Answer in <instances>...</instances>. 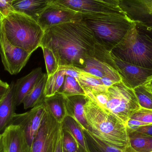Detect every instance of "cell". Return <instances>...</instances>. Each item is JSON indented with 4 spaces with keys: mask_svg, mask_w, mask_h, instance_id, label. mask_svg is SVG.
<instances>
[{
    "mask_svg": "<svg viewBox=\"0 0 152 152\" xmlns=\"http://www.w3.org/2000/svg\"><path fill=\"white\" fill-rule=\"evenodd\" d=\"M96 43L92 31L81 20L58 25L45 30L40 47L50 49L59 66L82 69Z\"/></svg>",
    "mask_w": 152,
    "mask_h": 152,
    "instance_id": "1",
    "label": "cell"
},
{
    "mask_svg": "<svg viewBox=\"0 0 152 152\" xmlns=\"http://www.w3.org/2000/svg\"><path fill=\"white\" fill-rule=\"evenodd\" d=\"M85 114L88 125L87 131L98 140L119 149L130 145L126 124L88 97L85 105Z\"/></svg>",
    "mask_w": 152,
    "mask_h": 152,
    "instance_id": "2",
    "label": "cell"
},
{
    "mask_svg": "<svg viewBox=\"0 0 152 152\" xmlns=\"http://www.w3.org/2000/svg\"><path fill=\"white\" fill-rule=\"evenodd\" d=\"M117 58L152 69V27L134 21L122 41L110 52Z\"/></svg>",
    "mask_w": 152,
    "mask_h": 152,
    "instance_id": "3",
    "label": "cell"
},
{
    "mask_svg": "<svg viewBox=\"0 0 152 152\" xmlns=\"http://www.w3.org/2000/svg\"><path fill=\"white\" fill-rule=\"evenodd\" d=\"M82 88L87 97L113 113L126 126L133 113L141 108L133 89L121 81L101 91Z\"/></svg>",
    "mask_w": 152,
    "mask_h": 152,
    "instance_id": "4",
    "label": "cell"
},
{
    "mask_svg": "<svg viewBox=\"0 0 152 152\" xmlns=\"http://www.w3.org/2000/svg\"><path fill=\"white\" fill-rule=\"evenodd\" d=\"M0 26L8 41L14 46L31 53L40 47L44 31L30 17L13 11L0 17Z\"/></svg>",
    "mask_w": 152,
    "mask_h": 152,
    "instance_id": "5",
    "label": "cell"
},
{
    "mask_svg": "<svg viewBox=\"0 0 152 152\" xmlns=\"http://www.w3.org/2000/svg\"><path fill=\"white\" fill-rule=\"evenodd\" d=\"M82 21L92 31L96 42L111 51L127 34L134 24L125 13L118 15H82Z\"/></svg>",
    "mask_w": 152,
    "mask_h": 152,
    "instance_id": "6",
    "label": "cell"
},
{
    "mask_svg": "<svg viewBox=\"0 0 152 152\" xmlns=\"http://www.w3.org/2000/svg\"><path fill=\"white\" fill-rule=\"evenodd\" d=\"M80 69L100 78L110 80L114 83L121 81L110 52L97 43Z\"/></svg>",
    "mask_w": 152,
    "mask_h": 152,
    "instance_id": "7",
    "label": "cell"
},
{
    "mask_svg": "<svg viewBox=\"0 0 152 152\" xmlns=\"http://www.w3.org/2000/svg\"><path fill=\"white\" fill-rule=\"evenodd\" d=\"M46 112L31 146V152H55L62 123L58 122L46 108Z\"/></svg>",
    "mask_w": 152,
    "mask_h": 152,
    "instance_id": "8",
    "label": "cell"
},
{
    "mask_svg": "<svg viewBox=\"0 0 152 152\" xmlns=\"http://www.w3.org/2000/svg\"><path fill=\"white\" fill-rule=\"evenodd\" d=\"M32 54L12 44L0 26V55L4 70L10 75H17L26 65Z\"/></svg>",
    "mask_w": 152,
    "mask_h": 152,
    "instance_id": "9",
    "label": "cell"
},
{
    "mask_svg": "<svg viewBox=\"0 0 152 152\" xmlns=\"http://www.w3.org/2000/svg\"><path fill=\"white\" fill-rule=\"evenodd\" d=\"M82 20V15L53 0L43 11L37 23L45 31L50 28L61 24L77 22Z\"/></svg>",
    "mask_w": 152,
    "mask_h": 152,
    "instance_id": "10",
    "label": "cell"
},
{
    "mask_svg": "<svg viewBox=\"0 0 152 152\" xmlns=\"http://www.w3.org/2000/svg\"><path fill=\"white\" fill-rule=\"evenodd\" d=\"M46 112V107L43 101L28 112L14 115L12 125H17L21 128L31 148Z\"/></svg>",
    "mask_w": 152,
    "mask_h": 152,
    "instance_id": "11",
    "label": "cell"
},
{
    "mask_svg": "<svg viewBox=\"0 0 152 152\" xmlns=\"http://www.w3.org/2000/svg\"><path fill=\"white\" fill-rule=\"evenodd\" d=\"M64 6L89 16L118 15L124 13L118 7L111 6L96 0H54Z\"/></svg>",
    "mask_w": 152,
    "mask_h": 152,
    "instance_id": "12",
    "label": "cell"
},
{
    "mask_svg": "<svg viewBox=\"0 0 152 152\" xmlns=\"http://www.w3.org/2000/svg\"><path fill=\"white\" fill-rule=\"evenodd\" d=\"M112 56L116 63L121 81L129 88L133 89L144 85L152 76V69L130 64L117 58L112 54Z\"/></svg>",
    "mask_w": 152,
    "mask_h": 152,
    "instance_id": "13",
    "label": "cell"
},
{
    "mask_svg": "<svg viewBox=\"0 0 152 152\" xmlns=\"http://www.w3.org/2000/svg\"><path fill=\"white\" fill-rule=\"evenodd\" d=\"M119 6L133 21L152 27V0H119Z\"/></svg>",
    "mask_w": 152,
    "mask_h": 152,
    "instance_id": "14",
    "label": "cell"
},
{
    "mask_svg": "<svg viewBox=\"0 0 152 152\" xmlns=\"http://www.w3.org/2000/svg\"><path fill=\"white\" fill-rule=\"evenodd\" d=\"M4 152H31L22 129L12 125L2 134Z\"/></svg>",
    "mask_w": 152,
    "mask_h": 152,
    "instance_id": "15",
    "label": "cell"
},
{
    "mask_svg": "<svg viewBox=\"0 0 152 152\" xmlns=\"http://www.w3.org/2000/svg\"><path fill=\"white\" fill-rule=\"evenodd\" d=\"M43 74L42 69L38 67L15 82L14 95L17 106L22 104L25 96L32 90Z\"/></svg>",
    "mask_w": 152,
    "mask_h": 152,
    "instance_id": "16",
    "label": "cell"
},
{
    "mask_svg": "<svg viewBox=\"0 0 152 152\" xmlns=\"http://www.w3.org/2000/svg\"><path fill=\"white\" fill-rule=\"evenodd\" d=\"M14 81H12L6 95L0 102V134L12 125L16 105L14 95Z\"/></svg>",
    "mask_w": 152,
    "mask_h": 152,
    "instance_id": "17",
    "label": "cell"
},
{
    "mask_svg": "<svg viewBox=\"0 0 152 152\" xmlns=\"http://www.w3.org/2000/svg\"><path fill=\"white\" fill-rule=\"evenodd\" d=\"M67 116L74 118L82 129L88 130V127L85 114V105L88 97L85 95L66 96Z\"/></svg>",
    "mask_w": 152,
    "mask_h": 152,
    "instance_id": "18",
    "label": "cell"
},
{
    "mask_svg": "<svg viewBox=\"0 0 152 152\" xmlns=\"http://www.w3.org/2000/svg\"><path fill=\"white\" fill-rule=\"evenodd\" d=\"M53 0H12L13 10L25 14L37 21L43 11Z\"/></svg>",
    "mask_w": 152,
    "mask_h": 152,
    "instance_id": "19",
    "label": "cell"
},
{
    "mask_svg": "<svg viewBox=\"0 0 152 152\" xmlns=\"http://www.w3.org/2000/svg\"><path fill=\"white\" fill-rule=\"evenodd\" d=\"M43 102L56 120L62 123L67 116L66 96L58 92L53 95L45 97Z\"/></svg>",
    "mask_w": 152,
    "mask_h": 152,
    "instance_id": "20",
    "label": "cell"
},
{
    "mask_svg": "<svg viewBox=\"0 0 152 152\" xmlns=\"http://www.w3.org/2000/svg\"><path fill=\"white\" fill-rule=\"evenodd\" d=\"M47 78V73L43 74L32 90L25 96L22 103L25 110L33 108L42 102L45 97V90Z\"/></svg>",
    "mask_w": 152,
    "mask_h": 152,
    "instance_id": "21",
    "label": "cell"
},
{
    "mask_svg": "<svg viewBox=\"0 0 152 152\" xmlns=\"http://www.w3.org/2000/svg\"><path fill=\"white\" fill-rule=\"evenodd\" d=\"M62 126L64 130L73 136L80 149L85 152H89L85 133L77 121L70 116H66L62 121Z\"/></svg>",
    "mask_w": 152,
    "mask_h": 152,
    "instance_id": "22",
    "label": "cell"
},
{
    "mask_svg": "<svg viewBox=\"0 0 152 152\" xmlns=\"http://www.w3.org/2000/svg\"><path fill=\"white\" fill-rule=\"evenodd\" d=\"M131 146L138 152H152V136L127 129Z\"/></svg>",
    "mask_w": 152,
    "mask_h": 152,
    "instance_id": "23",
    "label": "cell"
},
{
    "mask_svg": "<svg viewBox=\"0 0 152 152\" xmlns=\"http://www.w3.org/2000/svg\"><path fill=\"white\" fill-rule=\"evenodd\" d=\"M76 68L78 72V76L76 80L81 87L86 88L94 91L105 90L108 88L104 85L100 78L85 72L78 68Z\"/></svg>",
    "mask_w": 152,
    "mask_h": 152,
    "instance_id": "24",
    "label": "cell"
},
{
    "mask_svg": "<svg viewBox=\"0 0 152 152\" xmlns=\"http://www.w3.org/2000/svg\"><path fill=\"white\" fill-rule=\"evenodd\" d=\"M152 125V109L140 108L133 113L126 123L127 129Z\"/></svg>",
    "mask_w": 152,
    "mask_h": 152,
    "instance_id": "25",
    "label": "cell"
},
{
    "mask_svg": "<svg viewBox=\"0 0 152 152\" xmlns=\"http://www.w3.org/2000/svg\"><path fill=\"white\" fill-rule=\"evenodd\" d=\"M66 76L64 69L59 67L56 73L48 76L45 90V97L53 95L59 91L64 83Z\"/></svg>",
    "mask_w": 152,
    "mask_h": 152,
    "instance_id": "26",
    "label": "cell"
},
{
    "mask_svg": "<svg viewBox=\"0 0 152 152\" xmlns=\"http://www.w3.org/2000/svg\"><path fill=\"white\" fill-rule=\"evenodd\" d=\"M59 93L66 96L85 95V92L75 78L66 76L64 83Z\"/></svg>",
    "mask_w": 152,
    "mask_h": 152,
    "instance_id": "27",
    "label": "cell"
},
{
    "mask_svg": "<svg viewBox=\"0 0 152 152\" xmlns=\"http://www.w3.org/2000/svg\"><path fill=\"white\" fill-rule=\"evenodd\" d=\"M141 108L152 109V94L144 84L133 89Z\"/></svg>",
    "mask_w": 152,
    "mask_h": 152,
    "instance_id": "28",
    "label": "cell"
},
{
    "mask_svg": "<svg viewBox=\"0 0 152 152\" xmlns=\"http://www.w3.org/2000/svg\"><path fill=\"white\" fill-rule=\"evenodd\" d=\"M83 131L87 137L102 152H138L131 146V145L124 149H119L117 147L110 146L98 140L87 130H84Z\"/></svg>",
    "mask_w": 152,
    "mask_h": 152,
    "instance_id": "29",
    "label": "cell"
},
{
    "mask_svg": "<svg viewBox=\"0 0 152 152\" xmlns=\"http://www.w3.org/2000/svg\"><path fill=\"white\" fill-rule=\"evenodd\" d=\"M41 48L43 53L47 75H52L57 72L59 66L54 53L50 49L45 46H41Z\"/></svg>",
    "mask_w": 152,
    "mask_h": 152,
    "instance_id": "30",
    "label": "cell"
},
{
    "mask_svg": "<svg viewBox=\"0 0 152 152\" xmlns=\"http://www.w3.org/2000/svg\"><path fill=\"white\" fill-rule=\"evenodd\" d=\"M63 129V128H62ZM63 152H79V146L73 136L63 129Z\"/></svg>",
    "mask_w": 152,
    "mask_h": 152,
    "instance_id": "31",
    "label": "cell"
},
{
    "mask_svg": "<svg viewBox=\"0 0 152 152\" xmlns=\"http://www.w3.org/2000/svg\"><path fill=\"white\" fill-rule=\"evenodd\" d=\"M12 0H0V17L8 15L10 12L13 11L12 7Z\"/></svg>",
    "mask_w": 152,
    "mask_h": 152,
    "instance_id": "32",
    "label": "cell"
},
{
    "mask_svg": "<svg viewBox=\"0 0 152 152\" xmlns=\"http://www.w3.org/2000/svg\"><path fill=\"white\" fill-rule=\"evenodd\" d=\"M131 129L135 130L139 133L144 134L146 135L152 136V125L138 127L134 129Z\"/></svg>",
    "mask_w": 152,
    "mask_h": 152,
    "instance_id": "33",
    "label": "cell"
},
{
    "mask_svg": "<svg viewBox=\"0 0 152 152\" xmlns=\"http://www.w3.org/2000/svg\"><path fill=\"white\" fill-rule=\"evenodd\" d=\"M10 88V85L0 79V102L4 97Z\"/></svg>",
    "mask_w": 152,
    "mask_h": 152,
    "instance_id": "34",
    "label": "cell"
},
{
    "mask_svg": "<svg viewBox=\"0 0 152 152\" xmlns=\"http://www.w3.org/2000/svg\"><path fill=\"white\" fill-rule=\"evenodd\" d=\"M86 137L89 152H102L91 142V141L86 136Z\"/></svg>",
    "mask_w": 152,
    "mask_h": 152,
    "instance_id": "35",
    "label": "cell"
},
{
    "mask_svg": "<svg viewBox=\"0 0 152 152\" xmlns=\"http://www.w3.org/2000/svg\"><path fill=\"white\" fill-rule=\"evenodd\" d=\"M55 152H63V129L61 133L57 144V147Z\"/></svg>",
    "mask_w": 152,
    "mask_h": 152,
    "instance_id": "36",
    "label": "cell"
},
{
    "mask_svg": "<svg viewBox=\"0 0 152 152\" xmlns=\"http://www.w3.org/2000/svg\"><path fill=\"white\" fill-rule=\"evenodd\" d=\"M96 1L102 2L111 6H115V7L119 6V0H96Z\"/></svg>",
    "mask_w": 152,
    "mask_h": 152,
    "instance_id": "37",
    "label": "cell"
},
{
    "mask_svg": "<svg viewBox=\"0 0 152 152\" xmlns=\"http://www.w3.org/2000/svg\"><path fill=\"white\" fill-rule=\"evenodd\" d=\"M144 85L152 94V76L148 78Z\"/></svg>",
    "mask_w": 152,
    "mask_h": 152,
    "instance_id": "38",
    "label": "cell"
},
{
    "mask_svg": "<svg viewBox=\"0 0 152 152\" xmlns=\"http://www.w3.org/2000/svg\"><path fill=\"white\" fill-rule=\"evenodd\" d=\"M0 152H4L3 144L2 134H0Z\"/></svg>",
    "mask_w": 152,
    "mask_h": 152,
    "instance_id": "39",
    "label": "cell"
},
{
    "mask_svg": "<svg viewBox=\"0 0 152 152\" xmlns=\"http://www.w3.org/2000/svg\"><path fill=\"white\" fill-rule=\"evenodd\" d=\"M79 152H85L84 151H83V150L80 149V148H79Z\"/></svg>",
    "mask_w": 152,
    "mask_h": 152,
    "instance_id": "40",
    "label": "cell"
},
{
    "mask_svg": "<svg viewBox=\"0 0 152 152\" xmlns=\"http://www.w3.org/2000/svg\"></svg>",
    "mask_w": 152,
    "mask_h": 152,
    "instance_id": "41",
    "label": "cell"
}]
</instances>
